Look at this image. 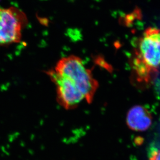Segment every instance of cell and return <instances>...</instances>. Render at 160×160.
<instances>
[{
  "mask_svg": "<svg viewBox=\"0 0 160 160\" xmlns=\"http://www.w3.org/2000/svg\"><path fill=\"white\" fill-rule=\"evenodd\" d=\"M127 124L132 130L142 132L148 130L152 122L151 115L147 109L140 105L133 107L128 111Z\"/></svg>",
  "mask_w": 160,
  "mask_h": 160,
  "instance_id": "cell-5",
  "label": "cell"
},
{
  "mask_svg": "<svg viewBox=\"0 0 160 160\" xmlns=\"http://www.w3.org/2000/svg\"><path fill=\"white\" fill-rule=\"evenodd\" d=\"M54 71L71 79L85 100L91 101L98 87V82L80 58L70 56L62 58L58 62Z\"/></svg>",
  "mask_w": 160,
  "mask_h": 160,
  "instance_id": "cell-2",
  "label": "cell"
},
{
  "mask_svg": "<svg viewBox=\"0 0 160 160\" xmlns=\"http://www.w3.org/2000/svg\"><path fill=\"white\" fill-rule=\"evenodd\" d=\"M150 160H160V150L153 151Z\"/></svg>",
  "mask_w": 160,
  "mask_h": 160,
  "instance_id": "cell-6",
  "label": "cell"
},
{
  "mask_svg": "<svg viewBox=\"0 0 160 160\" xmlns=\"http://www.w3.org/2000/svg\"><path fill=\"white\" fill-rule=\"evenodd\" d=\"M132 72L138 82L148 84L160 66V29H146L136 42L131 61Z\"/></svg>",
  "mask_w": 160,
  "mask_h": 160,
  "instance_id": "cell-1",
  "label": "cell"
},
{
  "mask_svg": "<svg viewBox=\"0 0 160 160\" xmlns=\"http://www.w3.org/2000/svg\"><path fill=\"white\" fill-rule=\"evenodd\" d=\"M47 74L56 84L58 98L64 107H74L85 100L76 86L68 77L59 74L54 70L49 71Z\"/></svg>",
  "mask_w": 160,
  "mask_h": 160,
  "instance_id": "cell-4",
  "label": "cell"
},
{
  "mask_svg": "<svg viewBox=\"0 0 160 160\" xmlns=\"http://www.w3.org/2000/svg\"><path fill=\"white\" fill-rule=\"evenodd\" d=\"M27 22L24 13L17 8H0V47L19 42Z\"/></svg>",
  "mask_w": 160,
  "mask_h": 160,
  "instance_id": "cell-3",
  "label": "cell"
}]
</instances>
